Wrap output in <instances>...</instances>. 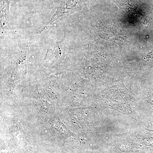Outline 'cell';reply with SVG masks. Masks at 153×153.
<instances>
[{"label":"cell","instance_id":"cell-1","mask_svg":"<svg viewBox=\"0 0 153 153\" xmlns=\"http://www.w3.org/2000/svg\"><path fill=\"white\" fill-rule=\"evenodd\" d=\"M86 0H61L60 4L47 28L61 18L67 16L82 7Z\"/></svg>","mask_w":153,"mask_h":153},{"label":"cell","instance_id":"cell-2","mask_svg":"<svg viewBox=\"0 0 153 153\" xmlns=\"http://www.w3.org/2000/svg\"><path fill=\"white\" fill-rule=\"evenodd\" d=\"M11 0H1V20L7 23L10 16V7Z\"/></svg>","mask_w":153,"mask_h":153},{"label":"cell","instance_id":"cell-3","mask_svg":"<svg viewBox=\"0 0 153 153\" xmlns=\"http://www.w3.org/2000/svg\"><path fill=\"white\" fill-rule=\"evenodd\" d=\"M149 56L150 57H153V51L150 54Z\"/></svg>","mask_w":153,"mask_h":153},{"label":"cell","instance_id":"cell-4","mask_svg":"<svg viewBox=\"0 0 153 153\" xmlns=\"http://www.w3.org/2000/svg\"><path fill=\"white\" fill-rule=\"evenodd\" d=\"M53 1H57V0H52Z\"/></svg>","mask_w":153,"mask_h":153}]
</instances>
